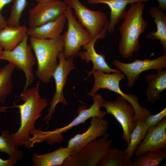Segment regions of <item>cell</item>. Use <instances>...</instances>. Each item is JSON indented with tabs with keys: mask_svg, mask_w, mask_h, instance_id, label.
Wrapping results in <instances>:
<instances>
[{
	"mask_svg": "<svg viewBox=\"0 0 166 166\" xmlns=\"http://www.w3.org/2000/svg\"><path fill=\"white\" fill-rule=\"evenodd\" d=\"M3 50L2 48V47L0 45V53H1V52Z\"/></svg>",
	"mask_w": 166,
	"mask_h": 166,
	"instance_id": "obj_34",
	"label": "cell"
},
{
	"mask_svg": "<svg viewBox=\"0 0 166 166\" xmlns=\"http://www.w3.org/2000/svg\"><path fill=\"white\" fill-rule=\"evenodd\" d=\"M16 67L13 64H8L0 68V102L4 104L13 87L12 74Z\"/></svg>",
	"mask_w": 166,
	"mask_h": 166,
	"instance_id": "obj_24",
	"label": "cell"
},
{
	"mask_svg": "<svg viewBox=\"0 0 166 166\" xmlns=\"http://www.w3.org/2000/svg\"><path fill=\"white\" fill-rule=\"evenodd\" d=\"M102 107L105 108L107 113L113 115L120 124L122 130V138L128 145L130 135L135 126L133 121L135 111L132 105L119 96L114 101L104 100Z\"/></svg>",
	"mask_w": 166,
	"mask_h": 166,
	"instance_id": "obj_11",
	"label": "cell"
},
{
	"mask_svg": "<svg viewBox=\"0 0 166 166\" xmlns=\"http://www.w3.org/2000/svg\"><path fill=\"white\" fill-rule=\"evenodd\" d=\"M30 42L37 59L36 76L40 81L49 83L58 65V54L63 50L62 35L52 39H38L30 37Z\"/></svg>",
	"mask_w": 166,
	"mask_h": 166,
	"instance_id": "obj_3",
	"label": "cell"
},
{
	"mask_svg": "<svg viewBox=\"0 0 166 166\" xmlns=\"http://www.w3.org/2000/svg\"><path fill=\"white\" fill-rule=\"evenodd\" d=\"M66 21L64 13L56 19L40 26L29 27L27 35L30 37L38 39L55 38L61 35Z\"/></svg>",
	"mask_w": 166,
	"mask_h": 166,
	"instance_id": "obj_18",
	"label": "cell"
},
{
	"mask_svg": "<svg viewBox=\"0 0 166 166\" xmlns=\"http://www.w3.org/2000/svg\"><path fill=\"white\" fill-rule=\"evenodd\" d=\"M113 63L117 69L125 76L128 80L127 86L131 87L135 84L143 72L150 69H156L157 72L166 68V52L153 59H136L132 62L129 63H124L115 59Z\"/></svg>",
	"mask_w": 166,
	"mask_h": 166,
	"instance_id": "obj_12",
	"label": "cell"
},
{
	"mask_svg": "<svg viewBox=\"0 0 166 166\" xmlns=\"http://www.w3.org/2000/svg\"><path fill=\"white\" fill-rule=\"evenodd\" d=\"M40 81H38L34 86L23 90L20 97L23 102L22 104L0 107V112L10 108H16L19 110L20 126L15 132L10 134L17 148L23 145L28 149L31 148L30 135L36 129L34 124L36 121L41 116L42 111L48 104L45 98H41L40 95Z\"/></svg>",
	"mask_w": 166,
	"mask_h": 166,
	"instance_id": "obj_1",
	"label": "cell"
},
{
	"mask_svg": "<svg viewBox=\"0 0 166 166\" xmlns=\"http://www.w3.org/2000/svg\"><path fill=\"white\" fill-rule=\"evenodd\" d=\"M65 14L68 22V28L62 35L63 54L67 59L76 57L81 47L93 38L88 31L76 18L72 9L67 6Z\"/></svg>",
	"mask_w": 166,
	"mask_h": 166,
	"instance_id": "obj_8",
	"label": "cell"
},
{
	"mask_svg": "<svg viewBox=\"0 0 166 166\" xmlns=\"http://www.w3.org/2000/svg\"><path fill=\"white\" fill-rule=\"evenodd\" d=\"M145 79L148 83L145 91L146 100L153 104L160 99L162 92L166 89V69L148 74Z\"/></svg>",
	"mask_w": 166,
	"mask_h": 166,
	"instance_id": "obj_21",
	"label": "cell"
},
{
	"mask_svg": "<svg viewBox=\"0 0 166 166\" xmlns=\"http://www.w3.org/2000/svg\"><path fill=\"white\" fill-rule=\"evenodd\" d=\"M28 28L23 25L9 26L0 30V45L3 50H10L16 47L27 35Z\"/></svg>",
	"mask_w": 166,
	"mask_h": 166,
	"instance_id": "obj_20",
	"label": "cell"
},
{
	"mask_svg": "<svg viewBox=\"0 0 166 166\" xmlns=\"http://www.w3.org/2000/svg\"><path fill=\"white\" fill-rule=\"evenodd\" d=\"M101 39L99 37L93 39L89 42L82 46L84 51H80L78 55L86 63L91 61L93 64L92 69L87 72L88 74L85 80L92 74V72L97 70L106 73L121 72L117 69H113L109 67L106 61L105 56L102 53H97L94 48V45L97 40Z\"/></svg>",
	"mask_w": 166,
	"mask_h": 166,
	"instance_id": "obj_16",
	"label": "cell"
},
{
	"mask_svg": "<svg viewBox=\"0 0 166 166\" xmlns=\"http://www.w3.org/2000/svg\"><path fill=\"white\" fill-rule=\"evenodd\" d=\"M73 152V150L68 147H61L53 152L40 155L34 152L32 155V166H61Z\"/></svg>",
	"mask_w": 166,
	"mask_h": 166,
	"instance_id": "obj_19",
	"label": "cell"
},
{
	"mask_svg": "<svg viewBox=\"0 0 166 166\" xmlns=\"http://www.w3.org/2000/svg\"><path fill=\"white\" fill-rule=\"evenodd\" d=\"M159 3L157 7L164 11L166 10V0H156Z\"/></svg>",
	"mask_w": 166,
	"mask_h": 166,
	"instance_id": "obj_32",
	"label": "cell"
},
{
	"mask_svg": "<svg viewBox=\"0 0 166 166\" xmlns=\"http://www.w3.org/2000/svg\"><path fill=\"white\" fill-rule=\"evenodd\" d=\"M67 6L64 2L53 0L38 4L29 12V27L40 26L53 20L65 13Z\"/></svg>",
	"mask_w": 166,
	"mask_h": 166,
	"instance_id": "obj_13",
	"label": "cell"
},
{
	"mask_svg": "<svg viewBox=\"0 0 166 166\" xmlns=\"http://www.w3.org/2000/svg\"><path fill=\"white\" fill-rule=\"evenodd\" d=\"M144 8L142 2L131 4L118 28L120 38L118 50L123 59L131 58L140 49L139 38L145 32L148 24L143 17Z\"/></svg>",
	"mask_w": 166,
	"mask_h": 166,
	"instance_id": "obj_2",
	"label": "cell"
},
{
	"mask_svg": "<svg viewBox=\"0 0 166 166\" xmlns=\"http://www.w3.org/2000/svg\"><path fill=\"white\" fill-rule=\"evenodd\" d=\"M9 130L3 131L0 135V152L8 154L10 158L21 160L23 153L16 147L10 134Z\"/></svg>",
	"mask_w": 166,
	"mask_h": 166,
	"instance_id": "obj_26",
	"label": "cell"
},
{
	"mask_svg": "<svg viewBox=\"0 0 166 166\" xmlns=\"http://www.w3.org/2000/svg\"><path fill=\"white\" fill-rule=\"evenodd\" d=\"M166 148V117L157 125L149 128L141 143L136 148L134 153L140 156L149 151L160 150Z\"/></svg>",
	"mask_w": 166,
	"mask_h": 166,
	"instance_id": "obj_15",
	"label": "cell"
},
{
	"mask_svg": "<svg viewBox=\"0 0 166 166\" xmlns=\"http://www.w3.org/2000/svg\"><path fill=\"white\" fill-rule=\"evenodd\" d=\"M74 10L78 21L90 33L93 39L104 38L107 31L109 22L105 13L101 10H93L83 5L79 0H64Z\"/></svg>",
	"mask_w": 166,
	"mask_h": 166,
	"instance_id": "obj_9",
	"label": "cell"
},
{
	"mask_svg": "<svg viewBox=\"0 0 166 166\" xmlns=\"http://www.w3.org/2000/svg\"><path fill=\"white\" fill-rule=\"evenodd\" d=\"M58 58L59 63L53 75L55 84V91L50 103V106L48 110V113L43 120L46 122L48 127L49 123L59 103L67 105V102L63 94V89L66 83L68 75L70 72L75 69L73 63V57L66 59L64 57L63 51L59 53Z\"/></svg>",
	"mask_w": 166,
	"mask_h": 166,
	"instance_id": "obj_10",
	"label": "cell"
},
{
	"mask_svg": "<svg viewBox=\"0 0 166 166\" xmlns=\"http://www.w3.org/2000/svg\"><path fill=\"white\" fill-rule=\"evenodd\" d=\"M132 161L124 150L111 146L98 166H132Z\"/></svg>",
	"mask_w": 166,
	"mask_h": 166,
	"instance_id": "obj_23",
	"label": "cell"
},
{
	"mask_svg": "<svg viewBox=\"0 0 166 166\" xmlns=\"http://www.w3.org/2000/svg\"><path fill=\"white\" fill-rule=\"evenodd\" d=\"M135 123V126L130 135L129 143L124 150L130 158L133 156L136 148L144 139L148 128L144 120H139Z\"/></svg>",
	"mask_w": 166,
	"mask_h": 166,
	"instance_id": "obj_25",
	"label": "cell"
},
{
	"mask_svg": "<svg viewBox=\"0 0 166 166\" xmlns=\"http://www.w3.org/2000/svg\"><path fill=\"white\" fill-rule=\"evenodd\" d=\"M13 0H0V30L7 26L6 21L2 13V10L6 5L13 2Z\"/></svg>",
	"mask_w": 166,
	"mask_h": 166,
	"instance_id": "obj_30",
	"label": "cell"
},
{
	"mask_svg": "<svg viewBox=\"0 0 166 166\" xmlns=\"http://www.w3.org/2000/svg\"><path fill=\"white\" fill-rule=\"evenodd\" d=\"M106 133L98 139L91 141L78 151H74L61 166H97L107 153L113 139Z\"/></svg>",
	"mask_w": 166,
	"mask_h": 166,
	"instance_id": "obj_6",
	"label": "cell"
},
{
	"mask_svg": "<svg viewBox=\"0 0 166 166\" xmlns=\"http://www.w3.org/2000/svg\"><path fill=\"white\" fill-rule=\"evenodd\" d=\"M90 124L88 129L82 133H78L70 138L68 146L74 151H80L91 141L105 135L109 126L108 121L98 117L91 118Z\"/></svg>",
	"mask_w": 166,
	"mask_h": 166,
	"instance_id": "obj_14",
	"label": "cell"
},
{
	"mask_svg": "<svg viewBox=\"0 0 166 166\" xmlns=\"http://www.w3.org/2000/svg\"><path fill=\"white\" fill-rule=\"evenodd\" d=\"M149 13L151 17L154 18L157 30L155 32H149L146 35V38L148 39L159 40L164 52H166V15L164 11L155 6L150 8Z\"/></svg>",
	"mask_w": 166,
	"mask_h": 166,
	"instance_id": "obj_22",
	"label": "cell"
},
{
	"mask_svg": "<svg viewBox=\"0 0 166 166\" xmlns=\"http://www.w3.org/2000/svg\"><path fill=\"white\" fill-rule=\"evenodd\" d=\"M151 0H87L90 4L102 3L107 5L110 10V20L107 31H114L115 26L123 19L126 12V7L130 4L137 2H146Z\"/></svg>",
	"mask_w": 166,
	"mask_h": 166,
	"instance_id": "obj_17",
	"label": "cell"
},
{
	"mask_svg": "<svg viewBox=\"0 0 166 166\" xmlns=\"http://www.w3.org/2000/svg\"><path fill=\"white\" fill-rule=\"evenodd\" d=\"M92 97L93 103L89 108L85 106L80 107L77 110L78 115L68 125L53 131H43L39 128L37 129L35 137L38 142L45 141L49 145L56 142L60 143L64 140L62 133L74 127L85 123L89 118L98 117L104 118L107 113L106 111H101L104 100L99 93L95 94Z\"/></svg>",
	"mask_w": 166,
	"mask_h": 166,
	"instance_id": "obj_5",
	"label": "cell"
},
{
	"mask_svg": "<svg viewBox=\"0 0 166 166\" xmlns=\"http://www.w3.org/2000/svg\"><path fill=\"white\" fill-rule=\"evenodd\" d=\"M38 3H43L51 1L53 0H36Z\"/></svg>",
	"mask_w": 166,
	"mask_h": 166,
	"instance_id": "obj_33",
	"label": "cell"
},
{
	"mask_svg": "<svg viewBox=\"0 0 166 166\" xmlns=\"http://www.w3.org/2000/svg\"><path fill=\"white\" fill-rule=\"evenodd\" d=\"M165 117H166V107L156 114L149 115L144 121L149 128L156 126Z\"/></svg>",
	"mask_w": 166,
	"mask_h": 166,
	"instance_id": "obj_29",
	"label": "cell"
},
{
	"mask_svg": "<svg viewBox=\"0 0 166 166\" xmlns=\"http://www.w3.org/2000/svg\"><path fill=\"white\" fill-rule=\"evenodd\" d=\"M28 38L27 35L13 49L3 50L0 53V60L7 61L24 72L26 81L23 89H28L33 82L34 77L33 67L37 63L32 48L28 43Z\"/></svg>",
	"mask_w": 166,
	"mask_h": 166,
	"instance_id": "obj_7",
	"label": "cell"
},
{
	"mask_svg": "<svg viewBox=\"0 0 166 166\" xmlns=\"http://www.w3.org/2000/svg\"><path fill=\"white\" fill-rule=\"evenodd\" d=\"M18 160L14 158L9 157L6 160L0 158V166H12L15 164Z\"/></svg>",
	"mask_w": 166,
	"mask_h": 166,
	"instance_id": "obj_31",
	"label": "cell"
},
{
	"mask_svg": "<svg viewBox=\"0 0 166 166\" xmlns=\"http://www.w3.org/2000/svg\"><path fill=\"white\" fill-rule=\"evenodd\" d=\"M132 162V166H156L166 158V148L160 150L147 152Z\"/></svg>",
	"mask_w": 166,
	"mask_h": 166,
	"instance_id": "obj_27",
	"label": "cell"
},
{
	"mask_svg": "<svg viewBox=\"0 0 166 166\" xmlns=\"http://www.w3.org/2000/svg\"><path fill=\"white\" fill-rule=\"evenodd\" d=\"M93 74L94 79L93 86L88 95L93 96L101 89H107L119 94L127 100L133 106L135 111L133 119L134 122L139 120H145L151 112L147 108L142 107L137 97L132 93H125L120 87V81L125 78L121 72L106 73L97 70L93 71Z\"/></svg>",
	"mask_w": 166,
	"mask_h": 166,
	"instance_id": "obj_4",
	"label": "cell"
},
{
	"mask_svg": "<svg viewBox=\"0 0 166 166\" xmlns=\"http://www.w3.org/2000/svg\"><path fill=\"white\" fill-rule=\"evenodd\" d=\"M10 8V15L6 21L9 26L20 25V19L27 5V0H14Z\"/></svg>",
	"mask_w": 166,
	"mask_h": 166,
	"instance_id": "obj_28",
	"label": "cell"
}]
</instances>
